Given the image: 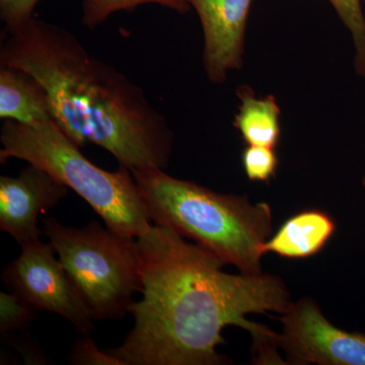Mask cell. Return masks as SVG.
Masks as SVG:
<instances>
[{
	"mask_svg": "<svg viewBox=\"0 0 365 365\" xmlns=\"http://www.w3.org/2000/svg\"><path fill=\"white\" fill-rule=\"evenodd\" d=\"M137 242L143 299L129 307L134 326L123 342L106 352L123 365L230 364L217 347L227 343L223 329L235 326L253 339V364H287L278 333L247 319L289 309L280 277L225 272L215 254L162 225H151Z\"/></svg>",
	"mask_w": 365,
	"mask_h": 365,
	"instance_id": "obj_1",
	"label": "cell"
},
{
	"mask_svg": "<svg viewBox=\"0 0 365 365\" xmlns=\"http://www.w3.org/2000/svg\"><path fill=\"white\" fill-rule=\"evenodd\" d=\"M6 33L0 66L23 69L42 83L54 121L79 148L96 144L131 172L168 169L174 133L143 88L91 56L62 26L32 18Z\"/></svg>",
	"mask_w": 365,
	"mask_h": 365,
	"instance_id": "obj_2",
	"label": "cell"
},
{
	"mask_svg": "<svg viewBox=\"0 0 365 365\" xmlns=\"http://www.w3.org/2000/svg\"><path fill=\"white\" fill-rule=\"evenodd\" d=\"M131 173L153 225L194 240L240 273H263L262 245L273 235L270 204L217 193L163 170Z\"/></svg>",
	"mask_w": 365,
	"mask_h": 365,
	"instance_id": "obj_3",
	"label": "cell"
},
{
	"mask_svg": "<svg viewBox=\"0 0 365 365\" xmlns=\"http://www.w3.org/2000/svg\"><path fill=\"white\" fill-rule=\"evenodd\" d=\"M0 163L18 158L47 170L78 194L118 234L138 237L151 227L133 175L119 165L108 172L90 162L53 119L21 124L6 120L0 132Z\"/></svg>",
	"mask_w": 365,
	"mask_h": 365,
	"instance_id": "obj_4",
	"label": "cell"
},
{
	"mask_svg": "<svg viewBox=\"0 0 365 365\" xmlns=\"http://www.w3.org/2000/svg\"><path fill=\"white\" fill-rule=\"evenodd\" d=\"M43 232L95 321H119L143 290L137 237L118 234L98 222L85 227L45 220Z\"/></svg>",
	"mask_w": 365,
	"mask_h": 365,
	"instance_id": "obj_5",
	"label": "cell"
},
{
	"mask_svg": "<svg viewBox=\"0 0 365 365\" xmlns=\"http://www.w3.org/2000/svg\"><path fill=\"white\" fill-rule=\"evenodd\" d=\"M21 248L20 256L2 270L1 280L7 289L36 311L58 314L81 335H91L95 319L55 257L51 244L39 240Z\"/></svg>",
	"mask_w": 365,
	"mask_h": 365,
	"instance_id": "obj_6",
	"label": "cell"
},
{
	"mask_svg": "<svg viewBox=\"0 0 365 365\" xmlns=\"http://www.w3.org/2000/svg\"><path fill=\"white\" fill-rule=\"evenodd\" d=\"M278 346L290 365H365V335L334 326L311 297L281 314Z\"/></svg>",
	"mask_w": 365,
	"mask_h": 365,
	"instance_id": "obj_7",
	"label": "cell"
},
{
	"mask_svg": "<svg viewBox=\"0 0 365 365\" xmlns=\"http://www.w3.org/2000/svg\"><path fill=\"white\" fill-rule=\"evenodd\" d=\"M68 195L66 185L47 170L29 163L16 177H0V230L19 245L39 241L38 218Z\"/></svg>",
	"mask_w": 365,
	"mask_h": 365,
	"instance_id": "obj_8",
	"label": "cell"
},
{
	"mask_svg": "<svg viewBox=\"0 0 365 365\" xmlns=\"http://www.w3.org/2000/svg\"><path fill=\"white\" fill-rule=\"evenodd\" d=\"M198 14L204 34L203 66L215 85L244 64L245 37L253 0H186Z\"/></svg>",
	"mask_w": 365,
	"mask_h": 365,
	"instance_id": "obj_9",
	"label": "cell"
},
{
	"mask_svg": "<svg viewBox=\"0 0 365 365\" xmlns=\"http://www.w3.org/2000/svg\"><path fill=\"white\" fill-rule=\"evenodd\" d=\"M336 223L324 211L304 210L288 218L275 234L262 245L264 255L306 259L319 254L335 234Z\"/></svg>",
	"mask_w": 365,
	"mask_h": 365,
	"instance_id": "obj_10",
	"label": "cell"
},
{
	"mask_svg": "<svg viewBox=\"0 0 365 365\" xmlns=\"http://www.w3.org/2000/svg\"><path fill=\"white\" fill-rule=\"evenodd\" d=\"M0 67L1 119L21 124L54 120L49 96L37 78L16 67Z\"/></svg>",
	"mask_w": 365,
	"mask_h": 365,
	"instance_id": "obj_11",
	"label": "cell"
},
{
	"mask_svg": "<svg viewBox=\"0 0 365 365\" xmlns=\"http://www.w3.org/2000/svg\"><path fill=\"white\" fill-rule=\"evenodd\" d=\"M237 95L240 106L234 126L245 143L275 148L281 136V111L275 97H256L253 88L247 85L239 86Z\"/></svg>",
	"mask_w": 365,
	"mask_h": 365,
	"instance_id": "obj_12",
	"label": "cell"
},
{
	"mask_svg": "<svg viewBox=\"0 0 365 365\" xmlns=\"http://www.w3.org/2000/svg\"><path fill=\"white\" fill-rule=\"evenodd\" d=\"M146 4H158L180 14L191 9L186 0H83V24L93 30L116 11H129Z\"/></svg>",
	"mask_w": 365,
	"mask_h": 365,
	"instance_id": "obj_13",
	"label": "cell"
},
{
	"mask_svg": "<svg viewBox=\"0 0 365 365\" xmlns=\"http://www.w3.org/2000/svg\"><path fill=\"white\" fill-rule=\"evenodd\" d=\"M343 25L351 35L354 46L353 66L357 76L365 81V16L362 0H328Z\"/></svg>",
	"mask_w": 365,
	"mask_h": 365,
	"instance_id": "obj_14",
	"label": "cell"
},
{
	"mask_svg": "<svg viewBox=\"0 0 365 365\" xmlns=\"http://www.w3.org/2000/svg\"><path fill=\"white\" fill-rule=\"evenodd\" d=\"M37 312L14 292H0V334L23 330L35 321Z\"/></svg>",
	"mask_w": 365,
	"mask_h": 365,
	"instance_id": "obj_15",
	"label": "cell"
},
{
	"mask_svg": "<svg viewBox=\"0 0 365 365\" xmlns=\"http://www.w3.org/2000/svg\"><path fill=\"white\" fill-rule=\"evenodd\" d=\"M242 167L250 181L267 182L276 174L278 158L275 148L248 145L242 151Z\"/></svg>",
	"mask_w": 365,
	"mask_h": 365,
	"instance_id": "obj_16",
	"label": "cell"
},
{
	"mask_svg": "<svg viewBox=\"0 0 365 365\" xmlns=\"http://www.w3.org/2000/svg\"><path fill=\"white\" fill-rule=\"evenodd\" d=\"M71 365H123L116 357L100 350L91 335H83L76 340L68 354Z\"/></svg>",
	"mask_w": 365,
	"mask_h": 365,
	"instance_id": "obj_17",
	"label": "cell"
},
{
	"mask_svg": "<svg viewBox=\"0 0 365 365\" xmlns=\"http://www.w3.org/2000/svg\"><path fill=\"white\" fill-rule=\"evenodd\" d=\"M40 0H0V19L6 31L14 30L34 18L35 6Z\"/></svg>",
	"mask_w": 365,
	"mask_h": 365,
	"instance_id": "obj_18",
	"label": "cell"
},
{
	"mask_svg": "<svg viewBox=\"0 0 365 365\" xmlns=\"http://www.w3.org/2000/svg\"><path fill=\"white\" fill-rule=\"evenodd\" d=\"M362 186H364V188L365 190V175L364 176V179H362Z\"/></svg>",
	"mask_w": 365,
	"mask_h": 365,
	"instance_id": "obj_19",
	"label": "cell"
},
{
	"mask_svg": "<svg viewBox=\"0 0 365 365\" xmlns=\"http://www.w3.org/2000/svg\"><path fill=\"white\" fill-rule=\"evenodd\" d=\"M362 1H364V4H365V0H362Z\"/></svg>",
	"mask_w": 365,
	"mask_h": 365,
	"instance_id": "obj_20",
	"label": "cell"
}]
</instances>
